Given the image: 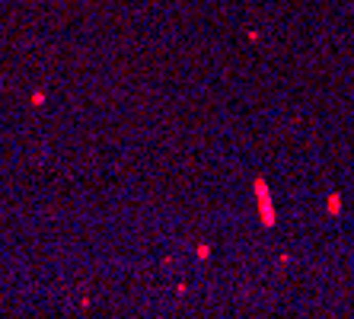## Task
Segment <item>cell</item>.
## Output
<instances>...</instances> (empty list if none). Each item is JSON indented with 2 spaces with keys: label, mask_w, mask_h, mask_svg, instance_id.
I'll return each mask as SVG.
<instances>
[{
  "label": "cell",
  "mask_w": 354,
  "mask_h": 319,
  "mask_svg": "<svg viewBox=\"0 0 354 319\" xmlns=\"http://www.w3.org/2000/svg\"><path fill=\"white\" fill-rule=\"evenodd\" d=\"M338 208H342V201H338V195H332V198H329V211L338 214Z\"/></svg>",
  "instance_id": "cell-1"
}]
</instances>
